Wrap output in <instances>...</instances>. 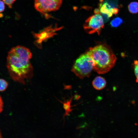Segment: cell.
Returning a JSON list of instances; mask_svg holds the SVG:
<instances>
[{"label":"cell","mask_w":138,"mask_h":138,"mask_svg":"<svg viewBox=\"0 0 138 138\" xmlns=\"http://www.w3.org/2000/svg\"><path fill=\"white\" fill-rule=\"evenodd\" d=\"M32 54L27 48L18 45L12 48L7 58L6 66L11 78L14 81L25 85L32 78L33 68L30 62Z\"/></svg>","instance_id":"6da1fadb"},{"label":"cell","mask_w":138,"mask_h":138,"mask_svg":"<svg viewBox=\"0 0 138 138\" xmlns=\"http://www.w3.org/2000/svg\"><path fill=\"white\" fill-rule=\"evenodd\" d=\"M86 52L93 60V70L99 74L107 73L115 65L117 57L110 47L106 44L90 48Z\"/></svg>","instance_id":"7a4b0ae2"},{"label":"cell","mask_w":138,"mask_h":138,"mask_svg":"<svg viewBox=\"0 0 138 138\" xmlns=\"http://www.w3.org/2000/svg\"><path fill=\"white\" fill-rule=\"evenodd\" d=\"M92 59L86 52L81 55L76 59L71 71L77 77L83 79L89 77L93 70Z\"/></svg>","instance_id":"3957f363"},{"label":"cell","mask_w":138,"mask_h":138,"mask_svg":"<svg viewBox=\"0 0 138 138\" xmlns=\"http://www.w3.org/2000/svg\"><path fill=\"white\" fill-rule=\"evenodd\" d=\"M104 26L103 18L100 14H94L88 17L85 21L83 28L89 34L97 32L99 35Z\"/></svg>","instance_id":"277c9868"},{"label":"cell","mask_w":138,"mask_h":138,"mask_svg":"<svg viewBox=\"0 0 138 138\" xmlns=\"http://www.w3.org/2000/svg\"><path fill=\"white\" fill-rule=\"evenodd\" d=\"M34 2L36 9L49 17L51 16L47 13L59 9L61 5L62 0H34Z\"/></svg>","instance_id":"5b68a950"},{"label":"cell","mask_w":138,"mask_h":138,"mask_svg":"<svg viewBox=\"0 0 138 138\" xmlns=\"http://www.w3.org/2000/svg\"><path fill=\"white\" fill-rule=\"evenodd\" d=\"M63 26L58 27L57 25L54 27L50 26L45 28L42 31L39 33L34 34V36L38 39L37 41L41 43L42 41L46 38L51 37L56 34V32L62 29Z\"/></svg>","instance_id":"8992f818"},{"label":"cell","mask_w":138,"mask_h":138,"mask_svg":"<svg viewBox=\"0 0 138 138\" xmlns=\"http://www.w3.org/2000/svg\"><path fill=\"white\" fill-rule=\"evenodd\" d=\"M99 9L100 13L105 16V17L108 19L113 15L111 10L113 7L112 5L107 2H103V0H100Z\"/></svg>","instance_id":"52a82bcc"},{"label":"cell","mask_w":138,"mask_h":138,"mask_svg":"<svg viewBox=\"0 0 138 138\" xmlns=\"http://www.w3.org/2000/svg\"><path fill=\"white\" fill-rule=\"evenodd\" d=\"M106 83L105 79L100 76L96 77L92 83L94 88L97 90H100L103 89L106 87Z\"/></svg>","instance_id":"ba28073f"},{"label":"cell","mask_w":138,"mask_h":138,"mask_svg":"<svg viewBox=\"0 0 138 138\" xmlns=\"http://www.w3.org/2000/svg\"><path fill=\"white\" fill-rule=\"evenodd\" d=\"M74 96H72L67 101L63 102L58 99L57 100L63 105V107L65 110V112L63 115V118H64L65 117L68 116L69 113L73 110L71 108L72 106L71 105V102Z\"/></svg>","instance_id":"9c48e42d"},{"label":"cell","mask_w":138,"mask_h":138,"mask_svg":"<svg viewBox=\"0 0 138 138\" xmlns=\"http://www.w3.org/2000/svg\"><path fill=\"white\" fill-rule=\"evenodd\" d=\"M128 9L131 13H138V2H131L129 4Z\"/></svg>","instance_id":"30bf717a"},{"label":"cell","mask_w":138,"mask_h":138,"mask_svg":"<svg viewBox=\"0 0 138 138\" xmlns=\"http://www.w3.org/2000/svg\"><path fill=\"white\" fill-rule=\"evenodd\" d=\"M123 22L122 19L119 17L115 18L111 21L110 24L113 27H117L120 26Z\"/></svg>","instance_id":"8fae6325"},{"label":"cell","mask_w":138,"mask_h":138,"mask_svg":"<svg viewBox=\"0 0 138 138\" xmlns=\"http://www.w3.org/2000/svg\"><path fill=\"white\" fill-rule=\"evenodd\" d=\"M0 91L1 92L5 91L8 86V82L3 79H0Z\"/></svg>","instance_id":"7c38bea8"},{"label":"cell","mask_w":138,"mask_h":138,"mask_svg":"<svg viewBox=\"0 0 138 138\" xmlns=\"http://www.w3.org/2000/svg\"><path fill=\"white\" fill-rule=\"evenodd\" d=\"M134 62V72L136 77V81L137 83H138V61L135 60Z\"/></svg>","instance_id":"4fadbf2b"},{"label":"cell","mask_w":138,"mask_h":138,"mask_svg":"<svg viewBox=\"0 0 138 138\" xmlns=\"http://www.w3.org/2000/svg\"><path fill=\"white\" fill-rule=\"evenodd\" d=\"M15 0H3V2L6 4L9 8H11Z\"/></svg>","instance_id":"5bb4252c"},{"label":"cell","mask_w":138,"mask_h":138,"mask_svg":"<svg viewBox=\"0 0 138 138\" xmlns=\"http://www.w3.org/2000/svg\"><path fill=\"white\" fill-rule=\"evenodd\" d=\"M0 12H2L4 11L5 9V5L4 4V2L3 1H0Z\"/></svg>","instance_id":"9a60e30c"},{"label":"cell","mask_w":138,"mask_h":138,"mask_svg":"<svg viewBox=\"0 0 138 138\" xmlns=\"http://www.w3.org/2000/svg\"><path fill=\"white\" fill-rule=\"evenodd\" d=\"M111 11L113 14L116 15L118 13L119 9L117 8H116V7H114L112 8L111 10Z\"/></svg>","instance_id":"2e32d148"},{"label":"cell","mask_w":138,"mask_h":138,"mask_svg":"<svg viewBox=\"0 0 138 138\" xmlns=\"http://www.w3.org/2000/svg\"><path fill=\"white\" fill-rule=\"evenodd\" d=\"M3 103L1 96H0V111L1 112L3 110Z\"/></svg>","instance_id":"e0dca14e"},{"label":"cell","mask_w":138,"mask_h":138,"mask_svg":"<svg viewBox=\"0 0 138 138\" xmlns=\"http://www.w3.org/2000/svg\"><path fill=\"white\" fill-rule=\"evenodd\" d=\"M100 13L99 9L96 8L94 10V13L95 14H100Z\"/></svg>","instance_id":"ac0fdd59"}]
</instances>
